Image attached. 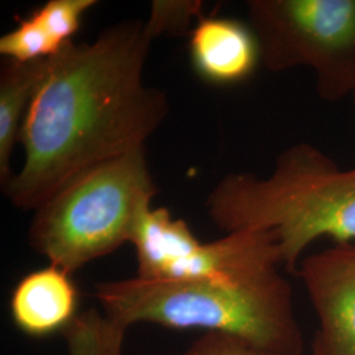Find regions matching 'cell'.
Here are the masks:
<instances>
[{"label": "cell", "instance_id": "1", "mask_svg": "<svg viewBox=\"0 0 355 355\" xmlns=\"http://www.w3.org/2000/svg\"><path fill=\"white\" fill-rule=\"evenodd\" d=\"M153 40L145 21H123L45 60L20 132L24 161L3 187L16 208L35 211L83 170L145 149L168 112L165 92L144 82Z\"/></svg>", "mask_w": 355, "mask_h": 355}, {"label": "cell", "instance_id": "2", "mask_svg": "<svg viewBox=\"0 0 355 355\" xmlns=\"http://www.w3.org/2000/svg\"><path fill=\"white\" fill-rule=\"evenodd\" d=\"M205 207L227 233L272 232L283 265L296 272L302 254L318 239L355 241V168L343 170L318 146L297 142L280 153L270 177L225 175Z\"/></svg>", "mask_w": 355, "mask_h": 355}, {"label": "cell", "instance_id": "3", "mask_svg": "<svg viewBox=\"0 0 355 355\" xmlns=\"http://www.w3.org/2000/svg\"><path fill=\"white\" fill-rule=\"evenodd\" d=\"M102 312L128 329L154 324L239 337L277 355H303L290 283L278 272L241 284L135 277L98 283Z\"/></svg>", "mask_w": 355, "mask_h": 355}, {"label": "cell", "instance_id": "4", "mask_svg": "<svg viewBox=\"0 0 355 355\" xmlns=\"http://www.w3.org/2000/svg\"><path fill=\"white\" fill-rule=\"evenodd\" d=\"M158 189L145 149L92 166L35 209L28 241L69 274L132 242Z\"/></svg>", "mask_w": 355, "mask_h": 355}, {"label": "cell", "instance_id": "5", "mask_svg": "<svg viewBox=\"0 0 355 355\" xmlns=\"http://www.w3.org/2000/svg\"><path fill=\"white\" fill-rule=\"evenodd\" d=\"M248 13L270 71L312 69L329 102L353 94L355 0H250Z\"/></svg>", "mask_w": 355, "mask_h": 355}, {"label": "cell", "instance_id": "6", "mask_svg": "<svg viewBox=\"0 0 355 355\" xmlns=\"http://www.w3.org/2000/svg\"><path fill=\"white\" fill-rule=\"evenodd\" d=\"M130 243L137 275L146 279L241 284L278 272L283 263L272 232L239 230L203 243L166 208L148 209Z\"/></svg>", "mask_w": 355, "mask_h": 355}, {"label": "cell", "instance_id": "7", "mask_svg": "<svg viewBox=\"0 0 355 355\" xmlns=\"http://www.w3.org/2000/svg\"><path fill=\"white\" fill-rule=\"evenodd\" d=\"M296 274L318 315L313 343L324 355H355L354 242L306 257Z\"/></svg>", "mask_w": 355, "mask_h": 355}, {"label": "cell", "instance_id": "8", "mask_svg": "<svg viewBox=\"0 0 355 355\" xmlns=\"http://www.w3.org/2000/svg\"><path fill=\"white\" fill-rule=\"evenodd\" d=\"M191 61L214 85H236L253 74L261 60L258 40L240 20L202 15L190 32Z\"/></svg>", "mask_w": 355, "mask_h": 355}, {"label": "cell", "instance_id": "9", "mask_svg": "<svg viewBox=\"0 0 355 355\" xmlns=\"http://www.w3.org/2000/svg\"><path fill=\"white\" fill-rule=\"evenodd\" d=\"M15 325L32 337L62 333L78 316V291L71 274L51 265L19 280L11 295Z\"/></svg>", "mask_w": 355, "mask_h": 355}, {"label": "cell", "instance_id": "10", "mask_svg": "<svg viewBox=\"0 0 355 355\" xmlns=\"http://www.w3.org/2000/svg\"><path fill=\"white\" fill-rule=\"evenodd\" d=\"M95 0H49L0 37L4 60L33 62L51 58L73 41L86 12Z\"/></svg>", "mask_w": 355, "mask_h": 355}, {"label": "cell", "instance_id": "11", "mask_svg": "<svg viewBox=\"0 0 355 355\" xmlns=\"http://www.w3.org/2000/svg\"><path fill=\"white\" fill-rule=\"evenodd\" d=\"M45 60L17 62L4 60L0 70V183L6 187L12 179L11 157Z\"/></svg>", "mask_w": 355, "mask_h": 355}, {"label": "cell", "instance_id": "12", "mask_svg": "<svg viewBox=\"0 0 355 355\" xmlns=\"http://www.w3.org/2000/svg\"><path fill=\"white\" fill-rule=\"evenodd\" d=\"M127 330L98 309L79 312L62 331L69 355H124Z\"/></svg>", "mask_w": 355, "mask_h": 355}, {"label": "cell", "instance_id": "13", "mask_svg": "<svg viewBox=\"0 0 355 355\" xmlns=\"http://www.w3.org/2000/svg\"><path fill=\"white\" fill-rule=\"evenodd\" d=\"M203 1L200 0H157L153 1L150 15L145 20V26L153 38L167 35H190L193 19H199L203 13Z\"/></svg>", "mask_w": 355, "mask_h": 355}, {"label": "cell", "instance_id": "14", "mask_svg": "<svg viewBox=\"0 0 355 355\" xmlns=\"http://www.w3.org/2000/svg\"><path fill=\"white\" fill-rule=\"evenodd\" d=\"M183 355H277L224 333H205Z\"/></svg>", "mask_w": 355, "mask_h": 355}, {"label": "cell", "instance_id": "15", "mask_svg": "<svg viewBox=\"0 0 355 355\" xmlns=\"http://www.w3.org/2000/svg\"><path fill=\"white\" fill-rule=\"evenodd\" d=\"M312 355H324L316 343H312Z\"/></svg>", "mask_w": 355, "mask_h": 355}, {"label": "cell", "instance_id": "16", "mask_svg": "<svg viewBox=\"0 0 355 355\" xmlns=\"http://www.w3.org/2000/svg\"><path fill=\"white\" fill-rule=\"evenodd\" d=\"M352 95H353V98H354V101H355V89H354V91H353V94H352Z\"/></svg>", "mask_w": 355, "mask_h": 355}]
</instances>
